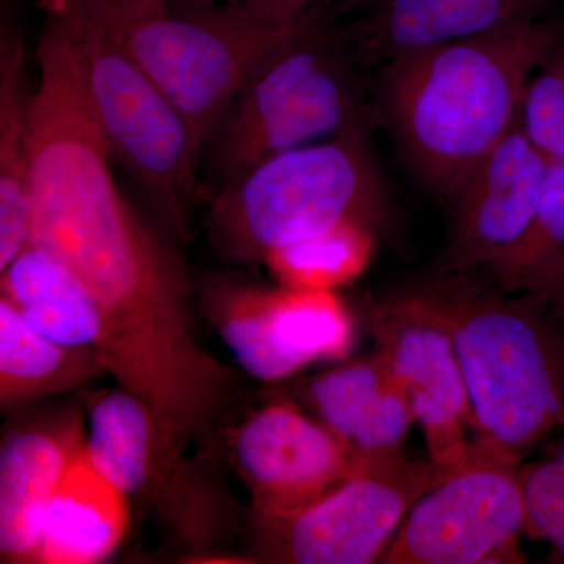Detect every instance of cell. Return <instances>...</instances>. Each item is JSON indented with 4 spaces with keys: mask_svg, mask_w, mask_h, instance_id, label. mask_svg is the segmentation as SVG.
<instances>
[{
    "mask_svg": "<svg viewBox=\"0 0 564 564\" xmlns=\"http://www.w3.org/2000/svg\"><path fill=\"white\" fill-rule=\"evenodd\" d=\"M558 36L556 22L538 18L383 63L381 110L430 187L451 199L475 163L511 131L527 82Z\"/></svg>",
    "mask_w": 564,
    "mask_h": 564,
    "instance_id": "obj_1",
    "label": "cell"
},
{
    "mask_svg": "<svg viewBox=\"0 0 564 564\" xmlns=\"http://www.w3.org/2000/svg\"><path fill=\"white\" fill-rule=\"evenodd\" d=\"M400 293L451 336L481 452L522 459L562 429L564 339L540 300L513 299L470 272H437Z\"/></svg>",
    "mask_w": 564,
    "mask_h": 564,
    "instance_id": "obj_2",
    "label": "cell"
},
{
    "mask_svg": "<svg viewBox=\"0 0 564 564\" xmlns=\"http://www.w3.org/2000/svg\"><path fill=\"white\" fill-rule=\"evenodd\" d=\"M358 63L334 10L296 22L212 128L202 152L203 199L273 155L367 128Z\"/></svg>",
    "mask_w": 564,
    "mask_h": 564,
    "instance_id": "obj_3",
    "label": "cell"
},
{
    "mask_svg": "<svg viewBox=\"0 0 564 564\" xmlns=\"http://www.w3.org/2000/svg\"><path fill=\"white\" fill-rule=\"evenodd\" d=\"M203 202L212 239L242 262H265L350 223L377 231L388 214L367 128L273 155Z\"/></svg>",
    "mask_w": 564,
    "mask_h": 564,
    "instance_id": "obj_4",
    "label": "cell"
},
{
    "mask_svg": "<svg viewBox=\"0 0 564 564\" xmlns=\"http://www.w3.org/2000/svg\"><path fill=\"white\" fill-rule=\"evenodd\" d=\"M93 20L139 63L204 143L245 77L296 22L272 24L236 6L174 10L165 0H84Z\"/></svg>",
    "mask_w": 564,
    "mask_h": 564,
    "instance_id": "obj_5",
    "label": "cell"
},
{
    "mask_svg": "<svg viewBox=\"0 0 564 564\" xmlns=\"http://www.w3.org/2000/svg\"><path fill=\"white\" fill-rule=\"evenodd\" d=\"M77 31L93 106L122 163L147 195L165 231L191 237L193 207L203 202L202 150L191 124L154 80L76 0Z\"/></svg>",
    "mask_w": 564,
    "mask_h": 564,
    "instance_id": "obj_6",
    "label": "cell"
},
{
    "mask_svg": "<svg viewBox=\"0 0 564 564\" xmlns=\"http://www.w3.org/2000/svg\"><path fill=\"white\" fill-rule=\"evenodd\" d=\"M441 480L432 459L397 455L370 464L313 502L291 510L252 508L256 562L380 563L413 505Z\"/></svg>",
    "mask_w": 564,
    "mask_h": 564,
    "instance_id": "obj_7",
    "label": "cell"
},
{
    "mask_svg": "<svg viewBox=\"0 0 564 564\" xmlns=\"http://www.w3.org/2000/svg\"><path fill=\"white\" fill-rule=\"evenodd\" d=\"M521 464L480 451L413 505L380 563H527Z\"/></svg>",
    "mask_w": 564,
    "mask_h": 564,
    "instance_id": "obj_8",
    "label": "cell"
},
{
    "mask_svg": "<svg viewBox=\"0 0 564 564\" xmlns=\"http://www.w3.org/2000/svg\"><path fill=\"white\" fill-rule=\"evenodd\" d=\"M87 448L99 473L151 508L193 551H206L223 524V499L187 456L163 444L154 414L128 389L96 393Z\"/></svg>",
    "mask_w": 564,
    "mask_h": 564,
    "instance_id": "obj_9",
    "label": "cell"
},
{
    "mask_svg": "<svg viewBox=\"0 0 564 564\" xmlns=\"http://www.w3.org/2000/svg\"><path fill=\"white\" fill-rule=\"evenodd\" d=\"M202 311L245 372L265 383L318 359L344 358L355 340L351 315L334 291L215 281L204 288Z\"/></svg>",
    "mask_w": 564,
    "mask_h": 564,
    "instance_id": "obj_10",
    "label": "cell"
},
{
    "mask_svg": "<svg viewBox=\"0 0 564 564\" xmlns=\"http://www.w3.org/2000/svg\"><path fill=\"white\" fill-rule=\"evenodd\" d=\"M367 322L377 351L399 378L421 423L429 458L444 478L469 466L480 448L451 336L400 292L370 304Z\"/></svg>",
    "mask_w": 564,
    "mask_h": 564,
    "instance_id": "obj_11",
    "label": "cell"
},
{
    "mask_svg": "<svg viewBox=\"0 0 564 564\" xmlns=\"http://www.w3.org/2000/svg\"><path fill=\"white\" fill-rule=\"evenodd\" d=\"M228 456L262 511L313 502L377 463L289 400L245 415L228 434Z\"/></svg>",
    "mask_w": 564,
    "mask_h": 564,
    "instance_id": "obj_12",
    "label": "cell"
},
{
    "mask_svg": "<svg viewBox=\"0 0 564 564\" xmlns=\"http://www.w3.org/2000/svg\"><path fill=\"white\" fill-rule=\"evenodd\" d=\"M545 172L547 159L516 121L452 196L454 223L437 272L489 270L507 258L532 225Z\"/></svg>",
    "mask_w": 564,
    "mask_h": 564,
    "instance_id": "obj_13",
    "label": "cell"
},
{
    "mask_svg": "<svg viewBox=\"0 0 564 564\" xmlns=\"http://www.w3.org/2000/svg\"><path fill=\"white\" fill-rule=\"evenodd\" d=\"M85 445L84 419L74 410L7 434L0 452L2 563H35L47 505Z\"/></svg>",
    "mask_w": 564,
    "mask_h": 564,
    "instance_id": "obj_14",
    "label": "cell"
},
{
    "mask_svg": "<svg viewBox=\"0 0 564 564\" xmlns=\"http://www.w3.org/2000/svg\"><path fill=\"white\" fill-rule=\"evenodd\" d=\"M296 393L315 419L362 458L380 462L402 455L415 415L380 351L315 375Z\"/></svg>",
    "mask_w": 564,
    "mask_h": 564,
    "instance_id": "obj_15",
    "label": "cell"
},
{
    "mask_svg": "<svg viewBox=\"0 0 564 564\" xmlns=\"http://www.w3.org/2000/svg\"><path fill=\"white\" fill-rule=\"evenodd\" d=\"M554 0H386L344 24L359 63H383L433 44L534 21Z\"/></svg>",
    "mask_w": 564,
    "mask_h": 564,
    "instance_id": "obj_16",
    "label": "cell"
},
{
    "mask_svg": "<svg viewBox=\"0 0 564 564\" xmlns=\"http://www.w3.org/2000/svg\"><path fill=\"white\" fill-rule=\"evenodd\" d=\"M129 518V497L99 473L85 445L47 505L35 563L102 562L121 544Z\"/></svg>",
    "mask_w": 564,
    "mask_h": 564,
    "instance_id": "obj_17",
    "label": "cell"
},
{
    "mask_svg": "<svg viewBox=\"0 0 564 564\" xmlns=\"http://www.w3.org/2000/svg\"><path fill=\"white\" fill-rule=\"evenodd\" d=\"M20 24L3 10L0 25V273L31 243V96L25 88Z\"/></svg>",
    "mask_w": 564,
    "mask_h": 564,
    "instance_id": "obj_18",
    "label": "cell"
},
{
    "mask_svg": "<svg viewBox=\"0 0 564 564\" xmlns=\"http://www.w3.org/2000/svg\"><path fill=\"white\" fill-rule=\"evenodd\" d=\"M0 274L3 295L36 332L58 344L101 352L106 343L101 307L65 262L29 243Z\"/></svg>",
    "mask_w": 564,
    "mask_h": 564,
    "instance_id": "obj_19",
    "label": "cell"
},
{
    "mask_svg": "<svg viewBox=\"0 0 564 564\" xmlns=\"http://www.w3.org/2000/svg\"><path fill=\"white\" fill-rule=\"evenodd\" d=\"M93 348L69 347L36 332L0 296V406L6 411L74 391L106 373Z\"/></svg>",
    "mask_w": 564,
    "mask_h": 564,
    "instance_id": "obj_20",
    "label": "cell"
},
{
    "mask_svg": "<svg viewBox=\"0 0 564 564\" xmlns=\"http://www.w3.org/2000/svg\"><path fill=\"white\" fill-rule=\"evenodd\" d=\"M373 229L350 223L265 259L285 288L334 291L358 278L372 259Z\"/></svg>",
    "mask_w": 564,
    "mask_h": 564,
    "instance_id": "obj_21",
    "label": "cell"
},
{
    "mask_svg": "<svg viewBox=\"0 0 564 564\" xmlns=\"http://www.w3.org/2000/svg\"><path fill=\"white\" fill-rule=\"evenodd\" d=\"M564 256V162H549L532 225L507 258L489 269L494 282L518 292L522 282Z\"/></svg>",
    "mask_w": 564,
    "mask_h": 564,
    "instance_id": "obj_22",
    "label": "cell"
},
{
    "mask_svg": "<svg viewBox=\"0 0 564 564\" xmlns=\"http://www.w3.org/2000/svg\"><path fill=\"white\" fill-rule=\"evenodd\" d=\"M521 481L525 533L547 541L555 562L564 563V434L540 459L521 464Z\"/></svg>",
    "mask_w": 564,
    "mask_h": 564,
    "instance_id": "obj_23",
    "label": "cell"
},
{
    "mask_svg": "<svg viewBox=\"0 0 564 564\" xmlns=\"http://www.w3.org/2000/svg\"><path fill=\"white\" fill-rule=\"evenodd\" d=\"M518 121L549 162H564V54L549 57L527 82Z\"/></svg>",
    "mask_w": 564,
    "mask_h": 564,
    "instance_id": "obj_24",
    "label": "cell"
},
{
    "mask_svg": "<svg viewBox=\"0 0 564 564\" xmlns=\"http://www.w3.org/2000/svg\"><path fill=\"white\" fill-rule=\"evenodd\" d=\"M337 0H232L229 6L239 7L252 17L272 24H291L317 10H334Z\"/></svg>",
    "mask_w": 564,
    "mask_h": 564,
    "instance_id": "obj_25",
    "label": "cell"
},
{
    "mask_svg": "<svg viewBox=\"0 0 564 564\" xmlns=\"http://www.w3.org/2000/svg\"><path fill=\"white\" fill-rule=\"evenodd\" d=\"M518 292L564 310V256L522 282Z\"/></svg>",
    "mask_w": 564,
    "mask_h": 564,
    "instance_id": "obj_26",
    "label": "cell"
},
{
    "mask_svg": "<svg viewBox=\"0 0 564 564\" xmlns=\"http://www.w3.org/2000/svg\"><path fill=\"white\" fill-rule=\"evenodd\" d=\"M383 2L386 0H340L339 6L334 7V13L339 17V14L351 13V11H362L364 14Z\"/></svg>",
    "mask_w": 564,
    "mask_h": 564,
    "instance_id": "obj_27",
    "label": "cell"
},
{
    "mask_svg": "<svg viewBox=\"0 0 564 564\" xmlns=\"http://www.w3.org/2000/svg\"><path fill=\"white\" fill-rule=\"evenodd\" d=\"M232 0H165L166 6L174 10H199L209 9V7L225 6Z\"/></svg>",
    "mask_w": 564,
    "mask_h": 564,
    "instance_id": "obj_28",
    "label": "cell"
},
{
    "mask_svg": "<svg viewBox=\"0 0 564 564\" xmlns=\"http://www.w3.org/2000/svg\"><path fill=\"white\" fill-rule=\"evenodd\" d=\"M3 2H6V0H3Z\"/></svg>",
    "mask_w": 564,
    "mask_h": 564,
    "instance_id": "obj_29",
    "label": "cell"
}]
</instances>
